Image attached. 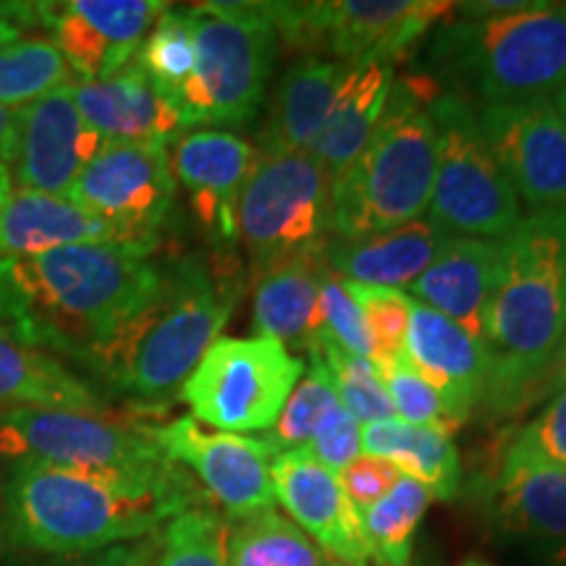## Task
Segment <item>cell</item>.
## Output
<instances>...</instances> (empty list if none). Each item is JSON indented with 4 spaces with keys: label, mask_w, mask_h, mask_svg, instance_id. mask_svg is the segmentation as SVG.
Returning <instances> with one entry per match:
<instances>
[{
    "label": "cell",
    "mask_w": 566,
    "mask_h": 566,
    "mask_svg": "<svg viewBox=\"0 0 566 566\" xmlns=\"http://www.w3.org/2000/svg\"><path fill=\"white\" fill-rule=\"evenodd\" d=\"M160 271L153 252L105 242L0 258V325L32 349L87 359L150 300Z\"/></svg>",
    "instance_id": "1"
},
{
    "label": "cell",
    "mask_w": 566,
    "mask_h": 566,
    "mask_svg": "<svg viewBox=\"0 0 566 566\" xmlns=\"http://www.w3.org/2000/svg\"><path fill=\"white\" fill-rule=\"evenodd\" d=\"M200 504L181 467L160 478H103L40 462H11L3 527L13 546L82 556L158 535Z\"/></svg>",
    "instance_id": "2"
},
{
    "label": "cell",
    "mask_w": 566,
    "mask_h": 566,
    "mask_svg": "<svg viewBox=\"0 0 566 566\" xmlns=\"http://www.w3.org/2000/svg\"><path fill=\"white\" fill-rule=\"evenodd\" d=\"M566 334V210L530 212L504 239L485 317L491 378L478 409L516 415Z\"/></svg>",
    "instance_id": "3"
},
{
    "label": "cell",
    "mask_w": 566,
    "mask_h": 566,
    "mask_svg": "<svg viewBox=\"0 0 566 566\" xmlns=\"http://www.w3.org/2000/svg\"><path fill=\"white\" fill-rule=\"evenodd\" d=\"M239 294L237 275L200 258L163 265L150 300L84 363L129 399L145 405L171 399L221 338Z\"/></svg>",
    "instance_id": "4"
},
{
    "label": "cell",
    "mask_w": 566,
    "mask_h": 566,
    "mask_svg": "<svg viewBox=\"0 0 566 566\" xmlns=\"http://www.w3.org/2000/svg\"><path fill=\"white\" fill-rule=\"evenodd\" d=\"M441 90L433 76L394 80L378 126L363 153L331 176V233L363 239L399 229L430 208L436 174L433 101Z\"/></svg>",
    "instance_id": "5"
},
{
    "label": "cell",
    "mask_w": 566,
    "mask_h": 566,
    "mask_svg": "<svg viewBox=\"0 0 566 566\" xmlns=\"http://www.w3.org/2000/svg\"><path fill=\"white\" fill-rule=\"evenodd\" d=\"M430 61L480 105L554 101L566 84V3L443 27Z\"/></svg>",
    "instance_id": "6"
},
{
    "label": "cell",
    "mask_w": 566,
    "mask_h": 566,
    "mask_svg": "<svg viewBox=\"0 0 566 566\" xmlns=\"http://www.w3.org/2000/svg\"><path fill=\"white\" fill-rule=\"evenodd\" d=\"M195 74L176 97L189 129H242L258 116L271 80L279 34L268 3H200Z\"/></svg>",
    "instance_id": "7"
},
{
    "label": "cell",
    "mask_w": 566,
    "mask_h": 566,
    "mask_svg": "<svg viewBox=\"0 0 566 566\" xmlns=\"http://www.w3.org/2000/svg\"><path fill=\"white\" fill-rule=\"evenodd\" d=\"M433 124L436 174L428 218L451 237L506 239L525 216L483 137L478 108L470 97L441 87Z\"/></svg>",
    "instance_id": "8"
},
{
    "label": "cell",
    "mask_w": 566,
    "mask_h": 566,
    "mask_svg": "<svg viewBox=\"0 0 566 566\" xmlns=\"http://www.w3.org/2000/svg\"><path fill=\"white\" fill-rule=\"evenodd\" d=\"M0 454L103 478H160L176 470L150 428L80 409H3Z\"/></svg>",
    "instance_id": "9"
},
{
    "label": "cell",
    "mask_w": 566,
    "mask_h": 566,
    "mask_svg": "<svg viewBox=\"0 0 566 566\" xmlns=\"http://www.w3.org/2000/svg\"><path fill=\"white\" fill-rule=\"evenodd\" d=\"M331 174L313 153L260 155L239 200L252 273L323 252L331 242Z\"/></svg>",
    "instance_id": "10"
},
{
    "label": "cell",
    "mask_w": 566,
    "mask_h": 566,
    "mask_svg": "<svg viewBox=\"0 0 566 566\" xmlns=\"http://www.w3.org/2000/svg\"><path fill=\"white\" fill-rule=\"evenodd\" d=\"M307 363L275 338L221 336L184 380L179 396L200 424L223 433H268Z\"/></svg>",
    "instance_id": "11"
},
{
    "label": "cell",
    "mask_w": 566,
    "mask_h": 566,
    "mask_svg": "<svg viewBox=\"0 0 566 566\" xmlns=\"http://www.w3.org/2000/svg\"><path fill=\"white\" fill-rule=\"evenodd\" d=\"M454 11L441 0H334V3H268L279 40L304 51H328L344 66H394Z\"/></svg>",
    "instance_id": "12"
},
{
    "label": "cell",
    "mask_w": 566,
    "mask_h": 566,
    "mask_svg": "<svg viewBox=\"0 0 566 566\" xmlns=\"http://www.w3.org/2000/svg\"><path fill=\"white\" fill-rule=\"evenodd\" d=\"M69 197L134 250L153 252L176 197L171 150L163 142H105Z\"/></svg>",
    "instance_id": "13"
},
{
    "label": "cell",
    "mask_w": 566,
    "mask_h": 566,
    "mask_svg": "<svg viewBox=\"0 0 566 566\" xmlns=\"http://www.w3.org/2000/svg\"><path fill=\"white\" fill-rule=\"evenodd\" d=\"M147 428L163 454L192 472L229 520L275 506L271 480L275 449L263 436L208 430L192 415Z\"/></svg>",
    "instance_id": "14"
},
{
    "label": "cell",
    "mask_w": 566,
    "mask_h": 566,
    "mask_svg": "<svg viewBox=\"0 0 566 566\" xmlns=\"http://www.w3.org/2000/svg\"><path fill=\"white\" fill-rule=\"evenodd\" d=\"M495 163L530 212L566 210V118L554 101L480 105Z\"/></svg>",
    "instance_id": "15"
},
{
    "label": "cell",
    "mask_w": 566,
    "mask_h": 566,
    "mask_svg": "<svg viewBox=\"0 0 566 566\" xmlns=\"http://www.w3.org/2000/svg\"><path fill=\"white\" fill-rule=\"evenodd\" d=\"M163 0H66L40 3V24L76 82H101L137 59Z\"/></svg>",
    "instance_id": "16"
},
{
    "label": "cell",
    "mask_w": 566,
    "mask_h": 566,
    "mask_svg": "<svg viewBox=\"0 0 566 566\" xmlns=\"http://www.w3.org/2000/svg\"><path fill=\"white\" fill-rule=\"evenodd\" d=\"M74 87V84H71ZM71 87L13 111V189L69 197L105 142L84 124Z\"/></svg>",
    "instance_id": "17"
},
{
    "label": "cell",
    "mask_w": 566,
    "mask_h": 566,
    "mask_svg": "<svg viewBox=\"0 0 566 566\" xmlns=\"http://www.w3.org/2000/svg\"><path fill=\"white\" fill-rule=\"evenodd\" d=\"M271 480L275 501L323 554L349 566L373 564L363 512L346 495L336 472L317 462L304 446L275 454Z\"/></svg>",
    "instance_id": "18"
},
{
    "label": "cell",
    "mask_w": 566,
    "mask_h": 566,
    "mask_svg": "<svg viewBox=\"0 0 566 566\" xmlns=\"http://www.w3.org/2000/svg\"><path fill=\"white\" fill-rule=\"evenodd\" d=\"M171 145L174 179L187 189L197 223L212 244H233L239 200L258 163V147L221 129H189Z\"/></svg>",
    "instance_id": "19"
},
{
    "label": "cell",
    "mask_w": 566,
    "mask_h": 566,
    "mask_svg": "<svg viewBox=\"0 0 566 566\" xmlns=\"http://www.w3.org/2000/svg\"><path fill=\"white\" fill-rule=\"evenodd\" d=\"M407 357L441 394L457 424H464L483 401L491 378V354L475 336L428 304H409Z\"/></svg>",
    "instance_id": "20"
},
{
    "label": "cell",
    "mask_w": 566,
    "mask_h": 566,
    "mask_svg": "<svg viewBox=\"0 0 566 566\" xmlns=\"http://www.w3.org/2000/svg\"><path fill=\"white\" fill-rule=\"evenodd\" d=\"M84 124L103 142H163L179 139L184 126L176 105L132 61L101 82H74L71 87Z\"/></svg>",
    "instance_id": "21"
},
{
    "label": "cell",
    "mask_w": 566,
    "mask_h": 566,
    "mask_svg": "<svg viewBox=\"0 0 566 566\" xmlns=\"http://www.w3.org/2000/svg\"><path fill=\"white\" fill-rule=\"evenodd\" d=\"M504 239L451 237L409 292L485 344V317L501 273Z\"/></svg>",
    "instance_id": "22"
},
{
    "label": "cell",
    "mask_w": 566,
    "mask_h": 566,
    "mask_svg": "<svg viewBox=\"0 0 566 566\" xmlns=\"http://www.w3.org/2000/svg\"><path fill=\"white\" fill-rule=\"evenodd\" d=\"M449 239V231H443L430 218H420V221L399 226V229L363 239L331 237V242L325 244L323 263L344 281L401 289L412 286L428 271V265L433 263Z\"/></svg>",
    "instance_id": "23"
},
{
    "label": "cell",
    "mask_w": 566,
    "mask_h": 566,
    "mask_svg": "<svg viewBox=\"0 0 566 566\" xmlns=\"http://www.w3.org/2000/svg\"><path fill=\"white\" fill-rule=\"evenodd\" d=\"M346 74L344 63L304 55L281 76L258 134L260 155L310 153L321 134L336 90Z\"/></svg>",
    "instance_id": "24"
},
{
    "label": "cell",
    "mask_w": 566,
    "mask_h": 566,
    "mask_svg": "<svg viewBox=\"0 0 566 566\" xmlns=\"http://www.w3.org/2000/svg\"><path fill=\"white\" fill-rule=\"evenodd\" d=\"M90 242L129 247L113 226L71 197L13 189L9 205L0 212V258H27L55 247Z\"/></svg>",
    "instance_id": "25"
},
{
    "label": "cell",
    "mask_w": 566,
    "mask_h": 566,
    "mask_svg": "<svg viewBox=\"0 0 566 566\" xmlns=\"http://www.w3.org/2000/svg\"><path fill=\"white\" fill-rule=\"evenodd\" d=\"M394 80V66H386V63L346 66L328 118L317 134L313 150H310L331 176L344 171L363 153L380 116H384Z\"/></svg>",
    "instance_id": "26"
},
{
    "label": "cell",
    "mask_w": 566,
    "mask_h": 566,
    "mask_svg": "<svg viewBox=\"0 0 566 566\" xmlns=\"http://www.w3.org/2000/svg\"><path fill=\"white\" fill-rule=\"evenodd\" d=\"M19 407L108 412L95 388L59 357L21 344L0 325V412Z\"/></svg>",
    "instance_id": "27"
},
{
    "label": "cell",
    "mask_w": 566,
    "mask_h": 566,
    "mask_svg": "<svg viewBox=\"0 0 566 566\" xmlns=\"http://www.w3.org/2000/svg\"><path fill=\"white\" fill-rule=\"evenodd\" d=\"M323 252L302 254L254 275L252 323L258 336L307 349L325 273Z\"/></svg>",
    "instance_id": "28"
},
{
    "label": "cell",
    "mask_w": 566,
    "mask_h": 566,
    "mask_svg": "<svg viewBox=\"0 0 566 566\" xmlns=\"http://www.w3.org/2000/svg\"><path fill=\"white\" fill-rule=\"evenodd\" d=\"M363 454L394 462L401 475L428 488L438 501H454L462 488L454 438L430 424H409L399 417L363 424Z\"/></svg>",
    "instance_id": "29"
},
{
    "label": "cell",
    "mask_w": 566,
    "mask_h": 566,
    "mask_svg": "<svg viewBox=\"0 0 566 566\" xmlns=\"http://www.w3.org/2000/svg\"><path fill=\"white\" fill-rule=\"evenodd\" d=\"M499 499L516 527L548 541H566V470L506 454Z\"/></svg>",
    "instance_id": "30"
},
{
    "label": "cell",
    "mask_w": 566,
    "mask_h": 566,
    "mask_svg": "<svg viewBox=\"0 0 566 566\" xmlns=\"http://www.w3.org/2000/svg\"><path fill=\"white\" fill-rule=\"evenodd\" d=\"M226 522L229 566H325L323 551L275 509Z\"/></svg>",
    "instance_id": "31"
},
{
    "label": "cell",
    "mask_w": 566,
    "mask_h": 566,
    "mask_svg": "<svg viewBox=\"0 0 566 566\" xmlns=\"http://www.w3.org/2000/svg\"><path fill=\"white\" fill-rule=\"evenodd\" d=\"M433 495L412 478H401L384 499L359 509L370 546L373 562L378 566H407L412 558L417 527L428 512Z\"/></svg>",
    "instance_id": "32"
},
{
    "label": "cell",
    "mask_w": 566,
    "mask_h": 566,
    "mask_svg": "<svg viewBox=\"0 0 566 566\" xmlns=\"http://www.w3.org/2000/svg\"><path fill=\"white\" fill-rule=\"evenodd\" d=\"M76 76L48 38H19L0 45V105L19 111L55 90L71 87Z\"/></svg>",
    "instance_id": "33"
},
{
    "label": "cell",
    "mask_w": 566,
    "mask_h": 566,
    "mask_svg": "<svg viewBox=\"0 0 566 566\" xmlns=\"http://www.w3.org/2000/svg\"><path fill=\"white\" fill-rule=\"evenodd\" d=\"M137 66L168 101L176 103L195 74L197 61V19L189 9L163 11L147 32L137 53Z\"/></svg>",
    "instance_id": "34"
},
{
    "label": "cell",
    "mask_w": 566,
    "mask_h": 566,
    "mask_svg": "<svg viewBox=\"0 0 566 566\" xmlns=\"http://www.w3.org/2000/svg\"><path fill=\"white\" fill-rule=\"evenodd\" d=\"M153 566H229V522L197 504L160 530Z\"/></svg>",
    "instance_id": "35"
},
{
    "label": "cell",
    "mask_w": 566,
    "mask_h": 566,
    "mask_svg": "<svg viewBox=\"0 0 566 566\" xmlns=\"http://www.w3.org/2000/svg\"><path fill=\"white\" fill-rule=\"evenodd\" d=\"M334 405H338V396L328 367L315 352H307V367H304L302 380L296 384L281 415L275 417L273 428L263 438L273 446L275 454L302 449L313 438L321 417Z\"/></svg>",
    "instance_id": "36"
},
{
    "label": "cell",
    "mask_w": 566,
    "mask_h": 566,
    "mask_svg": "<svg viewBox=\"0 0 566 566\" xmlns=\"http://www.w3.org/2000/svg\"><path fill=\"white\" fill-rule=\"evenodd\" d=\"M307 352H315L328 367L334 380L338 405L354 415L359 424H370L396 417L391 396L386 391L378 365L367 357H357L338 346L313 344Z\"/></svg>",
    "instance_id": "37"
},
{
    "label": "cell",
    "mask_w": 566,
    "mask_h": 566,
    "mask_svg": "<svg viewBox=\"0 0 566 566\" xmlns=\"http://www.w3.org/2000/svg\"><path fill=\"white\" fill-rule=\"evenodd\" d=\"M313 344H331L349 354H357V357L373 359V342L370 334H367L363 310L357 307V302H354L349 292H346L344 281L331 273L328 268H325L321 281L315 325L307 349Z\"/></svg>",
    "instance_id": "38"
},
{
    "label": "cell",
    "mask_w": 566,
    "mask_h": 566,
    "mask_svg": "<svg viewBox=\"0 0 566 566\" xmlns=\"http://www.w3.org/2000/svg\"><path fill=\"white\" fill-rule=\"evenodd\" d=\"M344 286L365 315L367 334H370L373 342V363L380 365L386 359L407 354L409 304H412V296H407L401 289L365 286V283L354 281H344Z\"/></svg>",
    "instance_id": "39"
},
{
    "label": "cell",
    "mask_w": 566,
    "mask_h": 566,
    "mask_svg": "<svg viewBox=\"0 0 566 566\" xmlns=\"http://www.w3.org/2000/svg\"><path fill=\"white\" fill-rule=\"evenodd\" d=\"M380 378H384L386 391L391 396L394 412L401 422L409 424H430V428L443 430V433L454 436L459 424L446 409L441 394L436 391L424 375L412 365L407 354L401 357L386 359L378 365Z\"/></svg>",
    "instance_id": "40"
},
{
    "label": "cell",
    "mask_w": 566,
    "mask_h": 566,
    "mask_svg": "<svg viewBox=\"0 0 566 566\" xmlns=\"http://www.w3.org/2000/svg\"><path fill=\"white\" fill-rule=\"evenodd\" d=\"M506 454L566 470V388L551 396L548 407L516 433Z\"/></svg>",
    "instance_id": "41"
},
{
    "label": "cell",
    "mask_w": 566,
    "mask_h": 566,
    "mask_svg": "<svg viewBox=\"0 0 566 566\" xmlns=\"http://www.w3.org/2000/svg\"><path fill=\"white\" fill-rule=\"evenodd\" d=\"M304 449L331 472H344L354 459L363 457V424L342 405H334L321 417L313 438Z\"/></svg>",
    "instance_id": "42"
},
{
    "label": "cell",
    "mask_w": 566,
    "mask_h": 566,
    "mask_svg": "<svg viewBox=\"0 0 566 566\" xmlns=\"http://www.w3.org/2000/svg\"><path fill=\"white\" fill-rule=\"evenodd\" d=\"M401 478L405 475H401V470L394 462L370 454L357 457L344 472H338V480H342L346 495H349L359 509L384 499Z\"/></svg>",
    "instance_id": "43"
},
{
    "label": "cell",
    "mask_w": 566,
    "mask_h": 566,
    "mask_svg": "<svg viewBox=\"0 0 566 566\" xmlns=\"http://www.w3.org/2000/svg\"><path fill=\"white\" fill-rule=\"evenodd\" d=\"M158 535L145 537V541L122 543V546L95 551V554L69 556L55 566H153L158 554Z\"/></svg>",
    "instance_id": "44"
},
{
    "label": "cell",
    "mask_w": 566,
    "mask_h": 566,
    "mask_svg": "<svg viewBox=\"0 0 566 566\" xmlns=\"http://www.w3.org/2000/svg\"><path fill=\"white\" fill-rule=\"evenodd\" d=\"M30 24H40V3H0V45L24 38Z\"/></svg>",
    "instance_id": "45"
},
{
    "label": "cell",
    "mask_w": 566,
    "mask_h": 566,
    "mask_svg": "<svg viewBox=\"0 0 566 566\" xmlns=\"http://www.w3.org/2000/svg\"><path fill=\"white\" fill-rule=\"evenodd\" d=\"M562 388H566V334L562 336V342H558L556 352L551 354L548 365L543 367L541 378H537L533 405H537V401L543 399H551V396L562 391Z\"/></svg>",
    "instance_id": "46"
},
{
    "label": "cell",
    "mask_w": 566,
    "mask_h": 566,
    "mask_svg": "<svg viewBox=\"0 0 566 566\" xmlns=\"http://www.w3.org/2000/svg\"><path fill=\"white\" fill-rule=\"evenodd\" d=\"M13 150V111L0 105V160L9 166Z\"/></svg>",
    "instance_id": "47"
},
{
    "label": "cell",
    "mask_w": 566,
    "mask_h": 566,
    "mask_svg": "<svg viewBox=\"0 0 566 566\" xmlns=\"http://www.w3.org/2000/svg\"><path fill=\"white\" fill-rule=\"evenodd\" d=\"M11 192H13V181H11L9 166H6V163L0 160V212H3L6 205H9Z\"/></svg>",
    "instance_id": "48"
},
{
    "label": "cell",
    "mask_w": 566,
    "mask_h": 566,
    "mask_svg": "<svg viewBox=\"0 0 566 566\" xmlns=\"http://www.w3.org/2000/svg\"><path fill=\"white\" fill-rule=\"evenodd\" d=\"M554 103H556V108H558V113H562V116L566 118V84H564V90L558 92V95L554 97Z\"/></svg>",
    "instance_id": "49"
},
{
    "label": "cell",
    "mask_w": 566,
    "mask_h": 566,
    "mask_svg": "<svg viewBox=\"0 0 566 566\" xmlns=\"http://www.w3.org/2000/svg\"><path fill=\"white\" fill-rule=\"evenodd\" d=\"M325 566H349V564H342V562H334V558H325ZM373 566V564H370ZM378 566V564H375Z\"/></svg>",
    "instance_id": "50"
},
{
    "label": "cell",
    "mask_w": 566,
    "mask_h": 566,
    "mask_svg": "<svg viewBox=\"0 0 566 566\" xmlns=\"http://www.w3.org/2000/svg\"><path fill=\"white\" fill-rule=\"evenodd\" d=\"M6 541V527H3V516H0V546H3Z\"/></svg>",
    "instance_id": "51"
},
{
    "label": "cell",
    "mask_w": 566,
    "mask_h": 566,
    "mask_svg": "<svg viewBox=\"0 0 566 566\" xmlns=\"http://www.w3.org/2000/svg\"><path fill=\"white\" fill-rule=\"evenodd\" d=\"M462 566H488V564H480V562H467V564H462Z\"/></svg>",
    "instance_id": "52"
}]
</instances>
